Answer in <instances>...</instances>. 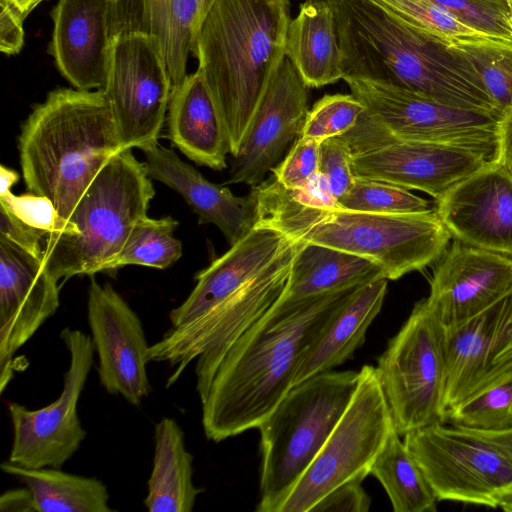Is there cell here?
<instances>
[{
  "mask_svg": "<svg viewBox=\"0 0 512 512\" xmlns=\"http://www.w3.org/2000/svg\"><path fill=\"white\" fill-rule=\"evenodd\" d=\"M290 241L255 225L199 271L188 297L170 311V328L150 345L148 361L168 364L173 379L196 360L216 370L232 344L284 295L291 263L280 253Z\"/></svg>",
  "mask_w": 512,
  "mask_h": 512,
  "instance_id": "6da1fadb",
  "label": "cell"
},
{
  "mask_svg": "<svg viewBox=\"0 0 512 512\" xmlns=\"http://www.w3.org/2000/svg\"><path fill=\"white\" fill-rule=\"evenodd\" d=\"M360 286L281 298L247 329L226 352L201 402L206 438L220 442L258 428L293 387L306 350Z\"/></svg>",
  "mask_w": 512,
  "mask_h": 512,
  "instance_id": "7a4b0ae2",
  "label": "cell"
},
{
  "mask_svg": "<svg viewBox=\"0 0 512 512\" xmlns=\"http://www.w3.org/2000/svg\"><path fill=\"white\" fill-rule=\"evenodd\" d=\"M343 80L405 88L445 105L500 114L473 67L450 47L369 0H329Z\"/></svg>",
  "mask_w": 512,
  "mask_h": 512,
  "instance_id": "3957f363",
  "label": "cell"
},
{
  "mask_svg": "<svg viewBox=\"0 0 512 512\" xmlns=\"http://www.w3.org/2000/svg\"><path fill=\"white\" fill-rule=\"evenodd\" d=\"M289 0H215L191 54L224 122L235 156L285 57Z\"/></svg>",
  "mask_w": 512,
  "mask_h": 512,
  "instance_id": "277c9868",
  "label": "cell"
},
{
  "mask_svg": "<svg viewBox=\"0 0 512 512\" xmlns=\"http://www.w3.org/2000/svg\"><path fill=\"white\" fill-rule=\"evenodd\" d=\"M256 224L294 242L318 244L365 258L387 280L422 270L444 254L451 234L435 210L372 213L318 208L293 199L274 176L252 187Z\"/></svg>",
  "mask_w": 512,
  "mask_h": 512,
  "instance_id": "5b68a950",
  "label": "cell"
},
{
  "mask_svg": "<svg viewBox=\"0 0 512 512\" xmlns=\"http://www.w3.org/2000/svg\"><path fill=\"white\" fill-rule=\"evenodd\" d=\"M18 150L27 189L69 221L94 178L123 149L103 89L58 88L22 124Z\"/></svg>",
  "mask_w": 512,
  "mask_h": 512,
  "instance_id": "8992f818",
  "label": "cell"
},
{
  "mask_svg": "<svg viewBox=\"0 0 512 512\" xmlns=\"http://www.w3.org/2000/svg\"><path fill=\"white\" fill-rule=\"evenodd\" d=\"M145 164L132 149L116 154L97 174L69 221L77 233L46 235L42 262L56 279L107 271L155 195Z\"/></svg>",
  "mask_w": 512,
  "mask_h": 512,
  "instance_id": "52a82bcc",
  "label": "cell"
},
{
  "mask_svg": "<svg viewBox=\"0 0 512 512\" xmlns=\"http://www.w3.org/2000/svg\"><path fill=\"white\" fill-rule=\"evenodd\" d=\"M359 371H326L294 385L259 425L257 512H280L349 406Z\"/></svg>",
  "mask_w": 512,
  "mask_h": 512,
  "instance_id": "ba28073f",
  "label": "cell"
},
{
  "mask_svg": "<svg viewBox=\"0 0 512 512\" xmlns=\"http://www.w3.org/2000/svg\"><path fill=\"white\" fill-rule=\"evenodd\" d=\"M375 370L400 436L447 422L444 326L426 298L389 340Z\"/></svg>",
  "mask_w": 512,
  "mask_h": 512,
  "instance_id": "9c48e42d",
  "label": "cell"
},
{
  "mask_svg": "<svg viewBox=\"0 0 512 512\" xmlns=\"http://www.w3.org/2000/svg\"><path fill=\"white\" fill-rule=\"evenodd\" d=\"M355 394L280 512H310L327 493L352 479L370 474V467L394 428L374 366L364 365Z\"/></svg>",
  "mask_w": 512,
  "mask_h": 512,
  "instance_id": "30bf717a",
  "label": "cell"
},
{
  "mask_svg": "<svg viewBox=\"0 0 512 512\" xmlns=\"http://www.w3.org/2000/svg\"><path fill=\"white\" fill-rule=\"evenodd\" d=\"M344 81L369 117L392 137L453 146L499 162L503 115L451 107L392 85Z\"/></svg>",
  "mask_w": 512,
  "mask_h": 512,
  "instance_id": "8fae6325",
  "label": "cell"
},
{
  "mask_svg": "<svg viewBox=\"0 0 512 512\" xmlns=\"http://www.w3.org/2000/svg\"><path fill=\"white\" fill-rule=\"evenodd\" d=\"M403 437L438 501L501 508L512 499V462L489 443L445 423Z\"/></svg>",
  "mask_w": 512,
  "mask_h": 512,
  "instance_id": "7c38bea8",
  "label": "cell"
},
{
  "mask_svg": "<svg viewBox=\"0 0 512 512\" xmlns=\"http://www.w3.org/2000/svg\"><path fill=\"white\" fill-rule=\"evenodd\" d=\"M341 137L351 149L355 177L419 190L436 200L492 163L465 149L392 137L366 110L356 125Z\"/></svg>",
  "mask_w": 512,
  "mask_h": 512,
  "instance_id": "4fadbf2b",
  "label": "cell"
},
{
  "mask_svg": "<svg viewBox=\"0 0 512 512\" xmlns=\"http://www.w3.org/2000/svg\"><path fill=\"white\" fill-rule=\"evenodd\" d=\"M173 84L161 45L149 33L112 39L106 85L123 150L144 152L158 145Z\"/></svg>",
  "mask_w": 512,
  "mask_h": 512,
  "instance_id": "5bb4252c",
  "label": "cell"
},
{
  "mask_svg": "<svg viewBox=\"0 0 512 512\" xmlns=\"http://www.w3.org/2000/svg\"><path fill=\"white\" fill-rule=\"evenodd\" d=\"M60 338L69 355L63 389L51 404L37 410L10 402L13 429L9 461L28 468H61L80 448L87 436L77 405L94 360L91 335L66 327Z\"/></svg>",
  "mask_w": 512,
  "mask_h": 512,
  "instance_id": "9a60e30c",
  "label": "cell"
},
{
  "mask_svg": "<svg viewBox=\"0 0 512 512\" xmlns=\"http://www.w3.org/2000/svg\"><path fill=\"white\" fill-rule=\"evenodd\" d=\"M446 411L512 378V290L467 321L444 327Z\"/></svg>",
  "mask_w": 512,
  "mask_h": 512,
  "instance_id": "2e32d148",
  "label": "cell"
},
{
  "mask_svg": "<svg viewBox=\"0 0 512 512\" xmlns=\"http://www.w3.org/2000/svg\"><path fill=\"white\" fill-rule=\"evenodd\" d=\"M90 277L87 319L100 384L107 393L139 406L152 390L146 368L150 345L142 322L109 283L100 285Z\"/></svg>",
  "mask_w": 512,
  "mask_h": 512,
  "instance_id": "e0dca14e",
  "label": "cell"
},
{
  "mask_svg": "<svg viewBox=\"0 0 512 512\" xmlns=\"http://www.w3.org/2000/svg\"><path fill=\"white\" fill-rule=\"evenodd\" d=\"M59 285L36 258L0 235V393L13 378L14 355L53 316Z\"/></svg>",
  "mask_w": 512,
  "mask_h": 512,
  "instance_id": "ac0fdd59",
  "label": "cell"
},
{
  "mask_svg": "<svg viewBox=\"0 0 512 512\" xmlns=\"http://www.w3.org/2000/svg\"><path fill=\"white\" fill-rule=\"evenodd\" d=\"M309 87L284 57L252 118L225 184L263 182L291 142L301 135L309 112Z\"/></svg>",
  "mask_w": 512,
  "mask_h": 512,
  "instance_id": "d6986e66",
  "label": "cell"
},
{
  "mask_svg": "<svg viewBox=\"0 0 512 512\" xmlns=\"http://www.w3.org/2000/svg\"><path fill=\"white\" fill-rule=\"evenodd\" d=\"M512 290V256L455 241L433 270L426 301L444 327L476 316Z\"/></svg>",
  "mask_w": 512,
  "mask_h": 512,
  "instance_id": "ffe728a7",
  "label": "cell"
},
{
  "mask_svg": "<svg viewBox=\"0 0 512 512\" xmlns=\"http://www.w3.org/2000/svg\"><path fill=\"white\" fill-rule=\"evenodd\" d=\"M435 211L458 241L512 256V174L501 163L454 185Z\"/></svg>",
  "mask_w": 512,
  "mask_h": 512,
  "instance_id": "44dd1931",
  "label": "cell"
},
{
  "mask_svg": "<svg viewBox=\"0 0 512 512\" xmlns=\"http://www.w3.org/2000/svg\"><path fill=\"white\" fill-rule=\"evenodd\" d=\"M109 0H58L51 11L48 51L60 74L79 90L106 85L112 39Z\"/></svg>",
  "mask_w": 512,
  "mask_h": 512,
  "instance_id": "7402d4cb",
  "label": "cell"
},
{
  "mask_svg": "<svg viewBox=\"0 0 512 512\" xmlns=\"http://www.w3.org/2000/svg\"><path fill=\"white\" fill-rule=\"evenodd\" d=\"M148 176L176 191L202 224H214L230 246L256 224V205L250 193L235 196L227 187L214 184L172 150L157 145L144 152Z\"/></svg>",
  "mask_w": 512,
  "mask_h": 512,
  "instance_id": "603a6c76",
  "label": "cell"
},
{
  "mask_svg": "<svg viewBox=\"0 0 512 512\" xmlns=\"http://www.w3.org/2000/svg\"><path fill=\"white\" fill-rule=\"evenodd\" d=\"M167 112L169 139L181 153L214 170L227 167V131L199 70L173 86Z\"/></svg>",
  "mask_w": 512,
  "mask_h": 512,
  "instance_id": "cb8c5ba5",
  "label": "cell"
},
{
  "mask_svg": "<svg viewBox=\"0 0 512 512\" xmlns=\"http://www.w3.org/2000/svg\"><path fill=\"white\" fill-rule=\"evenodd\" d=\"M387 282L382 278L355 290L304 353L293 386L316 374L333 370L353 357L382 308Z\"/></svg>",
  "mask_w": 512,
  "mask_h": 512,
  "instance_id": "d4e9b609",
  "label": "cell"
},
{
  "mask_svg": "<svg viewBox=\"0 0 512 512\" xmlns=\"http://www.w3.org/2000/svg\"><path fill=\"white\" fill-rule=\"evenodd\" d=\"M285 56L309 88L343 79L334 9L329 0H305L288 25Z\"/></svg>",
  "mask_w": 512,
  "mask_h": 512,
  "instance_id": "484cf974",
  "label": "cell"
},
{
  "mask_svg": "<svg viewBox=\"0 0 512 512\" xmlns=\"http://www.w3.org/2000/svg\"><path fill=\"white\" fill-rule=\"evenodd\" d=\"M153 466L144 505L150 512H191L204 490L193 482V456L186 449L184 432L169 417L154 430Z\"/></svg>",
  "mask_w": 512,
  "mask_h": 512,
  "instance_id": "4316f807",
  "label": "cell"
},
{
  "mask_svg": "<svg viewBox=\"0 0 512 512\" xmlns=\"http://www.w3.org/2000/svg\"><path fill=\"white\" fill-rule=\"evenodd\" d=\"M297 243L284 299L308 297L385 278L381 268L365 258L318 244Z\"/></svg>",
  "mask_w": 512,
  "mask_h": 512,
  "instance_id": "83f0119b",
  "label": "cell"
},
{
  "mask_svg": "<svg viewBox=\"0 0 512 512\" xmlns=\"http://www.w3.org/2000/svg\"><path fill=\"white\" fill-rule=\"evenodd\" d=\"M1 470L19 479L34 498L36 512H113L107 486L95 477L67 473L61 468H28L8 461Z\"/></svg>",
  "mask_w": 512,
  "mask_h": 512,
  "instance_id": "f1b7e54d",
  "label": "cell"
},
{
  "mask_svg": "<svg viewBox=\"0 0 512 512\" xmlns=\"http://www.w3.org/2000/svg\"><path fill=\"white\" fill-rule=\"evenodd\" d=\"M149 34L159 41L173 86L187 76L194 37L215 0H145Z\"/></svg>",
  "mask_w": 512,
  "mask_h": 512,
  "instance_id": "f546056e",
  "label": "cell"
},
{
  "mask_svg": "<svg viewBox=\"0 0 512 512\" xmlns=\"http://www.w3.org/2000/svg\"><path fill=\"white\" fill-rule=\"evenodd\" d=\"M393 428L370 467L395 512H435L438 501L419 464Z\"/></svg>",
  "mask_w": 512,
  "mask_h": 512,
  "instance_id": "4dcf8cb0",
  "label": "cell"
},
{
  "mask_svg": "<svg viewBox=\"0 0 512 512\" xmlns=\"http://www.w3.org/2000/svg\"><path fill=\"white\" fill-rule=\"evenodd\" d=\"M177 226V220L171 216L159 219L148 216L142 218L132 228L107 271L132 264L155 269L170 267L183 253L181 241L173 236Z\"/></svg>",
  "mask_w": 512,
  "mask_h": 512,
  "instance_id": "1f68e13d",
  "label": "cell"
},
{
  "mask_svg": "<svg viewBox=\"0 0 512 512\" xmlns=\"http://www.w3.org/2000/svg\"><path fill=\"white\" fill-rule=\"evenodd\" d=\"M369 1L399 21L448 47L460 42L497 41L460 22L449 12L429 0Z\"/></svg>",
  "mask_w": 512,
  "mask_h": 512,
  "instance_id": "d6a6232c",
  "label": "cell"
},
{
  "mask_svg": "<svg viewBox=\"0 0 512 512\" xmlns=\"http://www.w3.org/2000/svg\"><path fill=\"white\" fill-rule=\"evenodd\" d=\"M449 47L473 67L502 114L512 109V46L497 41H478Z\"/></svg>",
  "mask_w": 512,
  "mask_h": 512,
  "instance_id": "836d02e7",
  "label": "cell"
},
{
  "mask_svg": "<svg viewBox=\"0 0 512 512\" xmlns=\"http://www.w3.org/2000/svg\"><path fill=\"white\" fill-rule=\"evenodd\" d=\"M347 210L372 213H419L433 210L430 202L408 189L384 181L355 177L351 188L337 200Z\"/></svg>",
  "mask_w": 512,
  "mask_h": 512,
  "instance_id": "e575fe53",
  "label": "cell"
},
{
  "mask_svg": "<svg viewBox=\"0 0 512 512\" xmlns=\"http://www.w3.org/2000/svg\"><path fill=\"white\" fill-rule=\"evenodd\" d=\"M452 425L479 431L512 428V378L492 386L447 412Z\"/></svg>",
  "mask_w": 512,
  "mask_h": 512,
  "instance_id": "d590c367",
  "label": "cell"
},
{
  "mask_svg": "<svg viewBox=\"0 0 512 512\" xmlns=\"http://www.w3.org/2000/svg\"><path fill=\"white\" fill-rule=\"evenodd\" d=\"M352 94H327L309 110L301 135L322 142L350 131L365 112Z\"/></svg>",
  "mask_w": 512,
  "mask_h": 512,
  "instance_id": "8d00e7d4",
  "label": "cell"
},
{
  "mask_svg": "<svg viewBox=\"0 0 512 512\" xmlns=\"http://www.w3.org/2000/svg\"><path fill=\"white\" fill-rule=\"evenodd\" d=\"M460 22L512 46V16L507 0H429Z\"/></svg>",
  "mask_w": 512,
  "mask_h": 512,
  "instance_id": "74e56055",
  "label": "cell"
},
{
  "mask_svg": "<svg viewBox=\"0 0 512 512\" xmlns=\"http://www.w3.org/2000/svg\"><path fill=\"white\" fill-rule=\"evenodd\" d=\"M0 207L5 208L29 226L44 232L77 233L74 223L62 218L53 203L34 193L15 195L11 190L0 193Z\"/></svg>",
  "mask_w": 512,
  "mask_h": 512,
  "instance_id": "f35d334b",
  "label": "cell"
},
{
  "mask_svg": "<svg viewBox=\"0 0 512 512\" xmlns=\"http://www.w3.org/2000/svg\"><path fill=\"white\" fill-rule=\"evenodd\" d=\"M320 143L299 136L283 161L271 171L286 189H297L319 173Z\"/></svg>",
  "mask_w": 512,
  "mask_h": 512,
  "instance_id": "ab89813d",
  "label": "cell"
},
{
  "mask_svg": "<svg viewBox=\"0 0 512 512\" xmlns=\"http://www.w3.org/2000/svg\"><path fill=\"white\" fill-rule=\"evenodd\" d=\"M352 152L341 137H332L320 143L319 173L327 180L336 200L341 198L353 185Z\"/></svg>",
  "mask_w": 512,
  "mask_h": 512,
  "instance_id": "60d3db41",
  "label": "cell"
},
{
  "mask_svg": "<svg viewBox=\"0 0 512 512\" xmlns=\"http://www.w3.org/2000/svg\"><path fill=\"white\" fill-rule=\"evenodd\" d=\"M108 27L111 39L126 34L149 33L146 16V1H109Z\"/></svg>",
  "mask_w": 512,
  "mask_h": 512,
  "instance_id": "b9f144b4",
  "label": "cell"
},
{
  "mask_svg": "<svg viewBox=\"0 0 512 512\" xmlns=\"http://www.w3.org/2000/svg\"><path fill=\"white\" fill-rule=\"evenodd\" d=\"M361 479H352L337 486L320 499L310 512H367L371 499Z\"/></svg>",
  "mask_w": 512,
  "mask_h": 512,
  "instance_id": "7bdbcfd3",
  "label": "cell"
},
{
  "mask_svg": "<svg viewBox=\"0 0 512 512\" xmlns=\"http://www.w3.org/2000/svg\"><path fill=\"white\" fill-rule=\"evenodd\" d=\"M0 235L34 257L43 258L40 241L46 234L24 223L3 207H0Z\"/></svg>",
  "mask_w": 512,
  "mask_h": 512,
  "instance_id": "ee69618b",
  "label": "cell"
},
{
  "mask_svg": "<svg viewBox=\"0 0 512 512\" xmlns=\"http://www.w3.org/2000/svg\"><path fill=\"white\" fill-rule=\"evenodd\" d=\"M0 49L6 55H14L24 45V20L9 0H0Z\"/></svg>",
  "mask_w": 512,
  "mask_h": 512,
  "instance_id": "f6af8a7d",
  "label": "cell"
},
{
  "mask_svg": "<svg viewBox=\"0 0 512 512\" xmlns=\"http://www.w3.org/2000/svg\"><path fill=\"white\" fill-rule=\"evenodd\" d=\"M296 201L311 207H339L325 177L318 173L307 184L297 189H288Z\"/></svg>",
  "mask_w": 512,
  "mask_h": 512,
  "instance_id": "bcb514c9",
  "label": "cell"
},
{
  "mask_svg": "<svg viewBox=\"0 0 512 512\" xmlns=\"http://www.w3.org/2000/svg\"><path fill=\"white\" fill-rule=\"evenodd\" d=\"M0 511L35 512L36 507L31 490L25 486L5 491L0 497Z\"/></svg>",
  "mask_w": 512,
  "mask_h": 512,
  "instance_id": "7dc6e473",
  "label": "cell"
},
{
  "mask_svg": "<svg viewBox=\"0 0 512 512\" xmlns=\"http://www.w3.org/2000/svg\"><path fill=\"white\" fill-rule=\"evenodd\" d=\"M460 428L486 443H489L512 462V428L504 431H479L463 427Z\"/></svg>",
  "mask_w": 512,
  "mask_h": 512,
  "instance_id": "c3c4849f",
  "label": "cell"
},
{
  "mask_svg": "<svg viewBox=\"0 0 512 512\" xmlns=\"http://www.w3.org/2000/svg\"><path fill=\"white\" fill-rule=\"evenodd\" d=\"M512 174V109L503 114L500 124V159Z\"/></svg>",
  "mask_w": 512,
  "mask_h": 512,
  "instance_id": "681fc988",
  "label": "cell"
},
{
  "mask_svg": "<svg viewBox=\"0 0 512 512\" xmlns=\"http://www.w3.org/2000/svg\"><path fill=\"white\" fill-rule=\"evenodd\" d=\"M18 177L19 176L17 172L2 164L0 167V193L11 190L13 185L18 181Z\"/></svg>",
  "mask_w": 512,
  "mask_h": 512,
  "instance_id": "f907efd6",
  "label": "cell"
},
{
  "mask_svg": "<svg viewBox=\"0 0 512 512\" xmlns=\"http://www.w3.org/2000/svg\"><path fill=\"white\" fill-rule=\"evenodd\" d=\"M18 14L23 18L29 15L41 2L45 0H9Z\"/></svg>",
  "mask_w": 512,
  "mask_h": 512,
  "instance_id": "816d5d0a",
  "label": "cell"
},
{
  "mask_svg": "<svg viewBox=\"0 0 512 512\" xmlns=\"http://www.w3.org/2000/svg\"><path fill=\"white\" fill-rule=\"evenodd\" d=\"M501 508L504 511L512 512V499L508 500Z\"/></svg>",
  "mask_w": 512,
  "mask_h": 512,
  "instance_id": "f5cc1de1",
  "label": "cell"
},
{
  "mask_svg": "<svg viewBox=\"0 0 512 512\" xmlns=\"http://www.w3.org/2000/svg\"><path fill=\"white\" fill-rule=\"evenodd\" d=\"M509 8H510L511 16H512V1L509 3Z\"/></svg>",
  "mask_w": 512,
  "mask_h": 512,
  "instance_id": "db71d44e",
  "label": "cell"
},
{
  "mask_svg": "<svg viewBox=\"0 0 512 512\" xmlns=\"http://www.w3.org/2000/svg\"><path fill=\"white\" fill-rule=\"evenodd\" d=\"M512 0H507L508 4L511 2Z\"/></svg>",
  "mask_w": 512,
  "mask_h": 512,
  "instance_id": "11a10c76",
  "label": "cell"
},
{
  "mask_svg": "<svg viewBox=\"0 0 512 512\" xmlns=\"http://www.w3.org/2000/svg\"><path fill=\"white\" fill-rule=\"evenodd\" d=\"M109 1H110V2H114V1H116V0H109Z\"/></svg>",
  "mask_w": 512,
  "mask_h": 512,
  "instance_id": "9f6ffc18",
  "label": "cell"
}]
</instances>
